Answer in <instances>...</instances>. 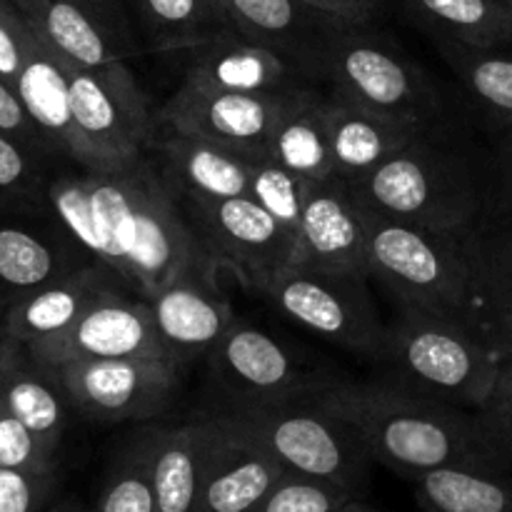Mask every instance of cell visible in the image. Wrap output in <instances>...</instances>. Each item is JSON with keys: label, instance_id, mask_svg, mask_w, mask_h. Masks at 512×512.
<instances>
[{"label": "cell", "instance_id": "cell-7", "mask_svg": "<svg viewBox=\"0 0 512 512\" xmlns=\"http://www.w3.org/2000/svg\"><path fill=\"white\" fill-rule=\"evenodd\" d=\"M325 83L335 93L395 118L423 125L445 120L438 85L378 25H340L330 45Z\"/></svg>", "mask_w": 512, "mask_h": 512}, {"label": "cell", "instance_id": "cell-40", "mask_svg": "<svg viewBox=\"0 0 512 512\" xmlns=\"http://www.w3.org/2000/svg\"><path fill=\"white\" fill-rule=\"evenodd\" d=\"M33 43V28L13 0H0V78L15 88Z\"/></svg>", "mask_w": 512, "mask_h": 512}, {"label": "cell", "instance_id": "cell-11", "mask_svg": "<svg viewBox=\"0 0 512 512\" xmlns=\"http://www.w3.org/2000/svg\"><path fill=\"white\" fill-rule=\"evenodd\" d=\"M180 370L173 358L75 360L53 368L70 403L95 423L155 420L178 398Z\"/></svg>", "mask_w": 512, "mask_h": 512}, {"label": "cell", "instance_id": "cell-15", "mask_svg": "<svg viewBox=\"0 0 512 512\" xmlns=\"http://www.w3.org/2000/svg\"><path fill=\"white\" fill-rule=\"evenodd\" d=\"M230 23L243 38L263 45L288 63L298 78L323 85L338 20L303 0H223Z\"/></svg>", "mask_w": 512, "mask_h": 512}, {"label": "cell", "instance_id": "cell-35", "mask_svg": "<svg viewBox=\"0 0 512 512\" xmlns=\"http://www.w3.org/2000/svg\"><path fill=\"white\" fill-rule=\"evenodd\" d=\"M88 512H158L150 478L148 433L123 450L100 490L98 503Z\"/></svg>", "mask_w": 512, "mask_h": 512}, {"label": "cell", "instance_id": "cell-42", "mask_svg": "<svg viewBox=\"0 0 512 512\" xmlns=\"http://www.w3.org/2000/svg\"><path fill=\"white\" fill-rule=\"evenodd\" d=\"M303 3L345 25H378L388 10V0H303Z\"/></svg>", "mask_w": 512, "mask_h": 512}, {"label": "cell", "instance_id": "cell-52", "mask_svg": "<svg viewBox=\"0 0 512 512\" xmlns=\"http://www.w3.org/2000/svg\"><path fill=\"white\" fill-rule=\"evenodd\" d=\"M505 3H508V5H510V8H512V0H505Z\"/></svg>", "mask_w": 512, "mask_h": 512}, {"label": "cell", "instance_id": "cell-5", "mask_svg": "<svg viewBox=\"0 0 512 512\" xmlns=\"http://www.w3.org/2000/svg\"><path fill=\"white\" fill-rule=\"evenodd\" d=\"M468 233L420 228L370 210L365 270L400 305L463 320L490 338L480 313Z\"/></svg>", "mask_w": 512, "mask_h": 512}, {"label": "cell", "instance_id": "cell-41", "mask_svg": "<svg viewBox=\"0 0 512 512\" xmlns=\"http://www.w3.org/2000/svg\"><path fill=\"white\" fill-rule=\"evenodd\" d=\"M0 133L10 135V138H15L25 148L33 150V153L43 155V158H53V153L45 145L43 135L38 133L33 120L25 113L15 88L10 83H5L3 78H0Z\"/></svg>", "mask_w": 512, "mask_h": 512}, {"label": "cell", "instance_id": "cell-45", "mask_svg": "<svg viewBox=\"0 0 512 512\" xmlns=\"http://www.w3.org/2000/svg\"><path fill=\"white\" fill-rule=\"evenodd\" d=\"M80 5L90 10V13L98 15L110 30H115L123 38L135 40L140 45L138 35H135L133 20H130V10H128V0H78ZM143 48V45H140Z\"/></svg>", "mask_w": 512, "mask_h": 512}, {"label": "cell", "instance_id": "cell-18", "mask_svg": "<svg viewBox=\"0 0 512 512\" xmlns=\"http://www.w3.org/2000/svg\"><path fill=\"white\" fill-rule=\"evenodd\" d=\"M15 93L28 118L43 135L50 153L68 158L85 173H98V163L75 125L63 58L53 53L35 33L23 70L15 80Z\"/></svg>", "mask_w": 512, "mask_h": 512}, {"label": "cell", "instance_id": "cell-19", "mask_svg": "<svg viewBox=\"0 0 512 512\" xmlns=\"http://www.w3.org/2000/svg\"><path fill=\"white\" fill-rule=\"evenodd\" d=\"M208 418V415H205ZM210 435L195 512H250L288 470L208 418Z\"/></svg>", "mask_w": 512, "mask_h": 512}, {"label": "cell", "instance_id": "cell-8", "mask_svg": "<svg viewBox=\"0 0 512 512\" xmlns=\"http://www.w3.org/2000/svg\"><path fill=\"white\" fill-rule=\"evenodd\" d=\"M363 270L293 263L275 273L260 298L318 338L365 358H378L385 323Z\"/></svg>", "mask_w": 512, "mask_h": 512}, {"label": "cell", "instance_id": "cell-54", "mask_svg": "<svg viewBox=\"0 0 512 512\" xmlns=\"http://www.w3.org/2000/svg\"><path fill=\"white\" fill-rule=\"evenodd\" d=\"M0 220H3V218H0Z\"/></svg>", "mask_w": 512, "mask_h": 512}, {"label": "cell", "instance_id": "cell-29", "mask_svg": "<svg viewBox=\"0 0 512 512\" xmlns=\"http://www.w3.org/2000/svg\"><path fill=\"white\" fill-rule=\"evenodd\" d=\"M208 418L148 430L150 478L158 512H195L208 448Z\"/></svg>", "mask_w": 512, "mask_h": 512}, {"label": "cell", "instance_id": "cell-6", "mask_svg": "<svg viewBox=\"0 0 512 512\" xmlns=\"http://www.w3.org/2000/svg\"><path fill=\"white\" fill-rule=\"evenodd\" d=\"M205 415L290 473L333 480L355 493L373 463L353 425L333 413L318 393L268 405H215Z\"/></svg>", "mask_w": 512, "mask_h": 512}, {"label": "cell", "instance_id": "cell-43", "mask_svg": "<svg viewBox=\"0 0 512 512\" xmlns=\"http://www.w3.org/2000/svg\"><path fill=\"white\" fill-rule=\"evenodd\" d=\"M490 175H493L490 195L512 208V130L495 135V150L490 155Z\"/></svg>", "mask_w": 512, "mask_h": 512}, {"label": "cell", "instance_id": "cell-48", "mask_svg": "<svg viewBox=\"0 0 512 512\" xmlns=\"http://www.w3.org/2000/svg\"><path fill=\"white\" fill-rule=\"evenodd\" d=\"M335 512H375V510L365 508V505H363V503H358V500H350L348 505H343V508L335 510Z\"/></svg>", "mask_w": 512, "mask_h": 512}, {"label": "cell", "instance_id": "cell-20", "mask_svg": "<svg viewBox=\"0 0 512 512\" xmlns=\"http://www.w3.org/2000/svg\"><path fill=\"white\" fill-rule=\"evenodd\" d=\"M325 125H328L335 175L353 183L393 158L425 128L415 120L395 118L355 103L335 93L333 88L325 90Z\"/></svg>", "mask_w": 512, "mask_h": 512}, {"label": "cell", "instance_id": "cell-33", "mask_svg": "<svg viewBox=\"0 0 512 512\" xmlns=\"http://www.w3.org/2000/svg\"><path fill=\"white\" fill-rule=\"evenodd\" d=\"M410 480L423 512H512V473L448 468Z\"/></svg>", "mask_w": 512, "mask_h": 512}, {"label": "cell", "instance_id": "cell-24", "mask_svg": "<svg viewBox=\"0 0 512 512\" xmlns=\"http://www.w3.org/2000/svg\"><path fill=\"white\" fill-rule=\"evenodd\" d=\"M33 33L65 63L95 68L143 53L135 40L110 30L78 0H13Z\"/></svg>", "mask_w": 512, "mask_h": 512}, {"label": "cell", "instance_id": "cell-47", "mask_svg": "<svg viewBox=\"0 0 512 512\" xmlns=\"http://www.w3.org/2000/svg\"><path fill=\"white\" fill-rule=\"evenodd\" d=\"M48 512H88V508L83 503H78V500H60L53 508H48Z\"/></svg>", "mask_w": 512, "mask_h": 512}, {"label": "cell", "instance_id": "cell-4", "mask_svg": "<svg viewBox=\"0 0 512 512\" xmlns=\"http://www.w3.org/2000/svg\"><path fill=\"white\" fill-rule=\"evenodd\" d=\"M378 360L385 383L478 413L498 380L503 355L463 320L400 305L385 323Z\"/></svg>", "mask_w": 512, "mask_h": 512}, {"label": "cell", "instance_id": "cell-51", "mask_svg": "<svg viewBox=\"0 0 512 512\" xmlns=\"http://www.w3.org/2000/svg\"><path fill=\"white\" fill-rule=\"evenodd\" d=\"M0 345H3V318H0Z\"/></svg>", "mask_w": 512, "mask_h": 512}, {"label": "cell", "instance_id": "cell-22", "mask_svg": "<svg viewBox=\"0 0 512 512\" xmlns=\"http://www.w3.org/2000/svg\"><path fill=\"white\" fill-rule=\"evenodd\" d=\"M153 158L175 195L200 200L243 198L255 160L228 145L183 133L158 135Z\"/></svg>", "mask_w": 512, "mask_h": 512}, {"label": "cell", "instance_id": "cell-44", "mask_svg": "<svg viewBox=\"0 0 512 512\" xmlns=\"http://www.w3.org/2000/svg\"><path fill=\"white\" fill-rule=\"evenodd\" d=\"M478 418L485 423H512V358H503L493 393L478 410Z\"/></svg>", "mask_w": 512, "mask_h": 512}, {"label": "cell", "instance_id": "cell-50", "mask_svg": "<svg viewBox=\"0 0 512 512\" xmlns=\"http://www.w3.org/2000/svg\"><path fill=\"white\" fill-rule=\"evenodd\" d=\"M5 310H8V303H5V298H3V295H0V318H3V315H5Z\"/></svg>", "mask_w": 512, "mask_h": 512}, {"label": "cell", "instance_id": "cell-49", "mask_svg": "<svg viewBox=\"0 0 512 512\" xmlns=\"http://www.w3.org/2000/svg\"><path fill=\"white\" fill-rule=\"evenodd\" d=\"M500 353H503V358H512V328L505 333L503 345H500Z\"/></svg>", "mask_w": 512, "mask_h": 512}, {"label": "cell", "instance_id": "cell-26", "mask_svg": "<svg viewBox=\"0 0 512 512\" xmlns=\"http://www.w3.org/2000/svg\"><path fill=\"white\" fill-rule=\"evenodd\" d=\"M475 288L485 330L500 350L512 328V208L488 195L483 213L468 233ZM503 355V353H500Z\"/></svg>", "mask_w": 512, "mask_h": 512}, {"label": "cell", "instance_id": "cell-10", "mask_svg": "<svg viewBox=\"0 0 512 512\" xmlns=\"http://www.w3.org/2000/svg\"><path fill=\"white\" fill-rule=\"evenodd\" d=\"M210 378L218 385L220 405H268L310 398L335 378L305 365L275 335L235 318L208 355Z\"/></svg>", "mask_w": 512, "mask_h": 512}, {"label": "cell", "instance_id": "cell-17", "mask_svg": "<svg viewBox=\"0 0 512 512\" xmlns=\"http://www.w3.org/2000/svg\"><path fill=\"white\" fill-rule=\"evenodd\" d=\"M218 273H185L148 298L155 328L180 365L205 358L238 315L218 288Z\"/></svg>", "mask_w": 512, "mask_h": 512}, {"label": "cell", "instance_id": "cell-34", "mask_svg": "<svg viewBox=\"0 0 512 512\" xmlns=\"http://www.w3.org/2000/svg\"><path fill=\"white\" fill-rule=\"evenodd\" d=\"M43 155L33 153L10 135L0 133V218L50 215Z\"/></svg>", "mask_w": 512, "mask_h": 512}, {"label": "cell", "instance_id": "cell-14", "mask_svg": "<svg viewBox=\"0 0 512 512\" xmlns=\"http://www.w3.org/2000/svg\"><path fill=\"white\" fill-rule=\"evenodd\" d=\"M285 93H230L198 88L183 80L160 108L158 125L168 133L213 140L253 160H263L268 158L270 128Z\"/></svg>", "mask_w": 512, "mask_h": 512}, {"label": "cell", "instance_id": "cell-38", "mask_svg": "<svg viewBox=\"0 0 512 512\" xmlns=\"http://www.w3.org/2000/svg\"><path fill=\"white\" fill-rule=\"evenodd\" d=\"M0 468L58 473V453L50 450L28 425L10 413L0 398Z\"/></svg>", "mask_w": 512, "mask_h": 512}, {"label": "cell", "instance_id": "cell-9", "mask_svg": "<svg viewBox=\"0 0 512 512\" xmlns=\"http://www.w3.org/2000/svg\"><path fill=\"white\" fill-rule=\"evenodd\" d=\"M65 70L75 125L98 163V173L153 153L160 135L158 115L150 113L148 98L125 60L95 68L65 63Z\"/></svg>", "mask_w": 512, "mask_h": 512}, {"label": "cell", "instance_id": "cell-23", "mask_svg": "<svg viewBox=\"0 0 512 512\" xmlns=\"http://www.w3.org/2000/svg\"><path fill=\"white\" fill-rule=\"evenodd\" d=\"M185 83L230 93H285L308 83L285 60L263 45L243 38L238 30L185 50Z\"/></svg>", "mask_w": 512, "mask_h": 512}, {"label": "cell", "instance_id": "cell-39", "mask_svg": "<svg viewBox=\"0 0 512 512\" xmlns=\"http://www.w3.org/2000/svg\"><path fill=\"white\" fill-rule=\"evenodd\" d=\"M58 473L0 468V512H48Z\"/></svg>", "mask_w": 512, "mask_h": 512}, {"label": "cell", "instance_id": "cell-16", "mask_svg": "<svg viewBox=\"0 0 512 512\" xmlns=\"http://www.w3.org/2000/svg\"><path fill=\"white\" fill-rule=\"evenodd\" d=\"M370 208L360 200L353 180L330 175L315 180L298 225V260L323 268L365 270Z\"/></svg>", "mask_w": 512, "mask_h": 512}, {"label": "cell", "instance_id": "cell-37", "mask_svg": "<svg viewBox=\"0 0 512 512\" xmlns=\"http://www.w3.org/2000/svg\"><path fill=\"white\" fill-rule=\"evenodd\" d=\"M350 500H358V493L345 485L288 470L250 512H335Z\"/></svg>", "mask_w": 512, "mask_h": 512}, {"label": "cell", "instance_id": "cell-13", "mask_svg": "<svg viewBox=\"0 0 512 512\" xmlns=\"http://www.w3.org/2000/svg\"><path fill=\"white\" fill-rule=\"evenodd\" d=\"M25 353L45 368L75 360L170 358L148 300L130 290L103 295L68 330L28 345Z\"/></svg>", "mask_w": 512, "mask_h": 512}, {"label": "cell", "instance_id": "cell-31", "mask_svg": "<svg viewBox=\"0 0 512 512\" xmlns=\"http://www.w3.org/2000/svg\"><path fill=\"white\" fill-rule=\"evenodd\" d=\"M408 18L435 40L500 48L512 43V8L505 0H398Z\"/></svg>", "mask_w": 512, "mask_h": 512}, {"label": "cell", "instance_id": "cell-2", "mask_svg": "<svg viewBox=\"0 0 512 512\" xmlns=\"http://www.w3.org/2000/svg\"><path fill=\"white\" fill-rule=\"evenodd\" d=\"M318 395L353 425L370 458L405 478L448 468L505 473L473 410L410 393L385 380H333Z\"/></svg>", "mask_w": 512, "mask_h": 512}, {"label": "cell", "instance_id": "cell-28", "mask_svg": "<svg viewBox=\"0 0 512 512\" xmlns=\"http://www.w3.org/2000/svg\"><path fill=\"white\" fill-rule=\"evenodd\" d=\"M268 158L310 180L335 173L325 125V90L315 83H298L283 95L268 138Z\"/></svg>", "mask_w": 512, "mask_h": 512}, {"label": "cell", "instance_id": "cell-53", "mask_svg": "<svg viewBox=\"0 0 512 512\" xmlns=\"http://www.w3.org/2000/svg\"><path fill=\"white\" fill-rule=\"evenodd\" d=\"M220 3H223V0H220Z\"/></svg>", "mask_w": 512, "mask_h": 512}, {"label": "cell", "instance_id": "cell-12", "mask_svg": "<svg viewBox=\"0 0 512 512\" xmlns=\"http://www.w3.org/2000/svg\"><path fill=\"white\" fill-rule=\"evenodd\" d=\"M185 215L220 265L238 273L255 295L275 273L298 260V238L253 198L200 200L178 195Z\"/></svg>", "mask_w": 512, "mask_h": 512}, {"label": "cell", "instance_id": "cell-25", "mask_svg": "<svg viewBox=\"0 0 512 512\" xmlns=\"http://www.w3.org/2000/svg\"><path fill=\"white\" fill-rule=\"evenodd\" d=\"M20 220L28 218L0 220V295L8 308L23 295L93 263L55 220L53 230H33Z\"/></svg>", "mask_w": 512, "mask_h": 512}, {"label": "cell", "instance_id": "cell-36", "mask_svg": "<svg viewBox=\"0 0 512 512\" xmlns=\"http://www.w3.org/2000/svg\"><path fill=\"white\" fill-rule=\"evenodd\" d=\"M315 180L263 158L255 160L250 170V190L248 198H253L260 208L268 210L275 220L298 233L300 218H303L305 203H308L310 188Z\"/></svg>", "mask_w": 512, "mask_h": 512}, {"label": "cell", "instance_id": "cell-32", "mask_svg": "<svg viewBox=\"0 0 512 512\" xmlns=\"http://www.w3.org/2000/svg\"><path fill=\"white\" fill-rule=\"evenodd\" d=\"M440 55L468 93L470 103L493 125L495 135L512 130V50L435 40Z\"/></svg>", "mask_w": 512, "mask_h": 512}, {"label": "cell", "instance_id": "cell-46", "mask_svg": "<svg viewBox=\"0 0 512 512\" xmlns=\"http://www.w3.org/2000/svg\"><path fill=\"white\" fill-rule=\"evenodd\" d=\"M480 428H483L485 440H488L500 468L505 473H512V423H485V420H480Z\"/></svg>", "mask_w": 512, "mask_h": 512}, {"label": "cell", "instance_id": "cell-3", "mask_svg": "<svg viewBox=\"0 0 512 512\" xmlns=\"http://www.w3.org/2000/svg\"><path fill=\"white\" fill-rule=\"evenodd\" d=\"M353 185L380 218L430 230H470L488 203L493 175L490 158L438 120Z\"/></svg>", "mask_w": 512, "mask_h": 512}, {"label": "cell", "instance_id": "cell-1", "mask_svg": "<svg viewBox=\"0 0 512 512\" xmlns=\"http://www.w3.org/2000/svg\"><path fill=\"white\" fill-rule=\"evenodd\" d=\"M48 208L83 253L143 300L178 275L220 268L153 153L103 173L58 175L48 185Z\"/></svg>", "mask_w": 512, "mask_h": 512}, {"label": "cell", "instance_id": "cell-30", "mask_svg": "<svg viewBox=\"0 0 512 512\" xmlns=\"http://www.w3.org/2000/svg\"><path fill=\"white\" fill-rule=\"evenodd\" d=\"M128 10L143 53H185L235 30L220 0H128Z\"/></svg>", "mask_w": 512, "mask_h": 512}, {"label": "cell", "instance_id": "cell-21", "mask_svg": "<svg viewBox=\"0 0 512 512\" xmlns=\"http://www.w3.org/2000/svg\"><path fill=\"white\" fill-rule=\"evenodd\" d=\"M115 290L128 288L113 270L93 260L75 273L15 300L3 315V335L23 348L53 338L68 330L95 300Z\"/></svg>", "mask_w": 512, "mask_h": 512}, {"label": "cell", "instance_id": "cell-27", "mask_svg": "<svg viewBox=\"0 0 512 512\" xmlns=\"http://www.w3.org/2000/svg\"><path fill=\"white\" fill-rule=\"evenodd\" d=\"M0 398L15 418L58 453L73 403L53 368L35 363L23 345L5 335L0 345Z\"/></svg>", "mask_w": 512, "mask_h": 512}]
</instances>
